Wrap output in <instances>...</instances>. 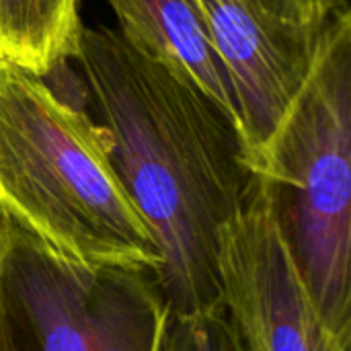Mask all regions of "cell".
<instances>
[{"instance_id": "cell-4", "label": "cell", "mask_w": 351, "mask_h": 351, "mask_svg": "<svg viewBox=\"0 0 351 351\" xmlns=\"http://www.w3.org/2000/svg\"><path fill=\"white\" fill-rule=\"evenodd\" d=\"M0 317L14 351H165L156 269L68 257L0 212Z\"/></svg>"}, {"instance_id": "cell-5", "label": "cell", "mask_w": 351, "mask_h": 351, "mask_svg": "<svg viewBox=\"0 0 351 351\" xmlns=\"http://www.w3.org/2000/svg\"><path fill=\"white\" fill-rule=\"evenodd\" d=\"M222 311L243 351H351L319 315L255 177L220 247Z\"/></svg>"}, {"instance_id": "cell-3", "label": "cell", "mask_w": 351, "mask_h": 351, "mask_svg": "<svg viewBox=\"0 0 351 351\" xmlns=\"http://www.w3.org/2000/svg\"><path fill=\"white\" fill-rule=\"evenodd\" d=\"M323 321L351 343V10L321 31L308 78L251 165Z\"/></svg>"}, {"instance_id": "cell-8", "label": "cell", "mask_w": 351, "mask_h": 351, "mask_svg": "<svg viewBox=\"0 0 351 351\" xmlns=\"http://www.w3.org/2000/svg\"><path fill=\"white\" fill-rule=\"evenodd\" d=\"M80 0H0V60L47 78L76 53Z\"/></svg>"}, {"instance_id": "cell-11", "label": "cell", "mask_w": 351, "mask_h": 351, "mask_svg": "<svg viewBox=\"0 0 351 351\" xmlns=\"http://www.w3.org/2000/svg\"><path fill=\"white\" fill-rule=\"evenodd\" d=\"M0 351H14L10 339H8L6 327H4V323H2V317H0Z\"/></svg>"}, {"instance_id": "cell-1", "label": "cell", "mask_w": 351, "mask_h": 351, "mask_svg": "<svg viewBox=\"0 0 351 351\" xmlns=\"http://www.w3.org/2000/svg\"><path fill=\"white\" fill-rule=\"evenodd\" d=\"M72 60L119 181L156 241L171 317L222 311V232L255 181L237 119L117 29L82 27Z\"/></svg>"}, {"instance_id": "cell-2", "label": "cell", "mask_w": 351, "mask_h": 351, "mask_svg": "<svg viewBox=\"0 0 351 351\" xmlns=\"http://www.w3.org/2000/svg\"><path fill=\"white\" fill-rule=\"evenodd\" d=\"M0 212L68 257L160 269L101 125L8 60H0Z\"/></svg>"}, {"instance_id": "cell-9", "label": "cell", "mask_w": 351, "mask_h": 351, "mask_svg": "<svg viewBox=\"0 0 351 351\" xmlns=\"http://www.w3.org/2000/svg\"><path fill=\"white\" fill-rule=\"evenodd\" d=\"M165 351H243L224 311L171 317Z\"/></svg>"}, {"instance_id": "cell-7", "label": "cell", "mask_w": 351, "mask_h": 351, "mask_svg": "<svg viewBox=\"0 0 351 351\" xmlns=\"http://www.w3.org/2000/svg\"><path fill=\"white\" fill-rule=\"evenodd\" d=\"M121 37L138 51L183 72L237 119L228 74L197 0H107ZM239 123V119H237Z\"/></svg>"}, {"instance_id": "cell-6", "label": "cell", "mask_w": 351, "mask_h": 351, "mask_svg": "<svg viewBox=\"0 0 351 351\" xmlns=\"http://www.w3.org/2000/svg\"><path fill=\"white\" fill-rule=\"evenodd\" d=\"M214 49L228 74L251 169L313 68L321 27L271 19L255 0H197Z\"/></svg>"}, {"instance_id": "cell-10", "label": "cell", "mask_w": 351, "mask_h": 351, "mask_svg": "<svg viewBox=\"0 0 351 351\" xmlns=\"http://www.w3.org/2000/svg\"><path fill=\"white\" fill-rule=\"evenodd\" d=\"M271 19L294 27H321L350 0H255Z\"/></svg>"}]
</instances>
